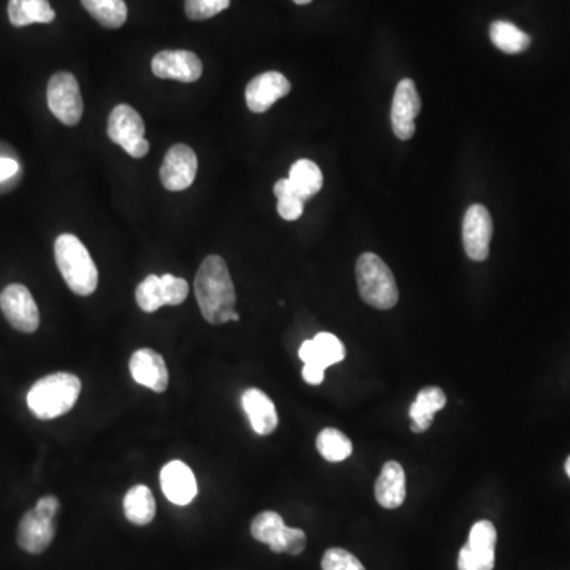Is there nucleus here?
Returning a JSON list of instances; mask_svg holds the SVG:
<instances>
[{
	"label": "nucleus",
	"mask_w": 570,
	"mask_h": 570,
	"mask_svg": "<svg viewBox=\"0 0 570 570\" xmlns=\"http://www.w3.org/2000/svg\"><path fill=\"white\" fill-rule=\"evenodd\" d=\"M195 297L202 316L211 325H224L235 312L236 292L227 263L221 255H208L198 268Z\"/></svg>",
	"instance_id": "f257e3e1"
},
{
	"label": "nucleus",
	"mask_w": 570,
	"mask_h": 570,
	"mask_svg": "<svg viewBox=\"0 0 570 570\" xmlns=\"http://www.w3.org/2000/svg\"><path fill=\"white\" fill-rule=\"evenodd\" d=\"M81 380L70 373H54L38 379L27 393V406L40 420H53L72 411L80 398Z\"/></svg>",
	"instance_id": "f03ea898"
},
{
	"label": "nucleus",
	"mask_w": 570,
	"mask_h": 570,
	"mask_svg": "<svg viewBox=\"0 0 570 570\" xmlns=\"http://www.w3.org/2000/svg\"><path fill=\"white\" fill-rule=\"evenodd\" d=\"M54 259L65 284L75 295L89 297L97 290L99 271L86 246L75 235L57 236Z\"/></svg>",
	"instance_id": "7ed1b4c3"
},
{
	"label": "nucleus",
	"mask_w": 570,
	"mask_h": 570,
	"mask_svg": "<svg viewBox=\"0 0 570 570\" xmlns=\"http://www.w3.org/2000/svg\"><path fill=\"white\" fill-rule=\"evenodd\" d=\"M357 284L361 298L369 306L387 311L399 300L398 285L387 263L373 252L361 255L357 262Z\"/></svg>",
	"instance_id": "20e7f679"
},
{
	"label": "nucleus",
	"mask_w": 570,
	"mask_h": 570,
	"mask_svg": "<svg viewBox=\"0 0 570 570\" xmlns=\"http://www.w3.org/2000/svg\"><path fill=\"white\" fill-rule=\"evenodd\" d=\"M61 502L56 496H43L34 509L21 518L18 526V545L31 555H40L50 547L56 536V517Z\"/></svg>",
	"instance_id": "39448f33"
},
{
	"label": "nucleus",
	"mask_w": 570,
	"mask_h": 570,
	"mask_svg": "<svg viewBox=\"0 0 570 570\" xmlns=\"http://www.w3.org/2000/svg\"><path fill=\"white\" fill-rule=\"evenodd\" d=\"M145 132V122L137 110L126 103L113 108L108 118V137L133 159H141L148 154L149 143Z\"/></svg>",
	"instance_id": "423d86ee"
},
{
	"label": "nucleus",
	"mask_w": 570,
	"mask_h": 570,
	"mask_svg": "<svg viewBox=\"0 0 570 570\" xmlns=\"http://www.w3.org/2000/svg\"><path fill=\"white\" fill-rule=\"evenodd\" d=\"M46 99L51 113L65 126H76L83 118L84 103L80 84L72 73H54L48 83Z\"/></svg>",
	"instance_id": "0eeeda50"
},
{
	"label": "nucleus",
	"mask_w": 570,
	"mask_h": 570,
	"mask_svg": "<svg viewBox=\"0 0 570 570\" xmlns=\"http://www.w3.org/2000/svg\"><path fill=\"white\" fill-rule=\"evenodd\" d=\"M0 309L5 319L21 333H35L40 325V312L26 285L12 284L0 293Z\"/></svg>",
	"instance_id": "6e6552de"
},
{
	"label": "nucleus",
	"mask_w": 570,
	"mask_h": 570,
	"mask_svg": "<svg viewBox=\"0 0 570 570\" xmlns=\"http://www.w3.org/2000/svg\"><path fill=\"white\" fill-rule=\"evenodd\" d=\"M493 221L488 209L482 205H472L464 214L463 246L466 255L474 262H483L490 255Z\"/></svg>",
	"instance_id": "1a4fd4ad"
},
{
	"label": "nucleus",
	"mask_w": 570,
	"mask_h": 570,
	"mask_svg": "<svg viewBox=\"0 0 570 570\" xmlns=\"http://www.w3.org/2000/svg\"><path fill=\"white\" fill-rule=\"evenodd\" d=\"M197 170L198 160L194 149L186 145L171 146L160 167V181L165 189L181 192L192 186Z\"/></svg>",
	"instance_id": "9d476101"
},
{
	"label": "nucleus",
	"mask_w": 570,
	"mask_h": 570,
	"mask_svg": "<svg viewBox=\"0 0 570 570\" xmlns=\"http://www.w3.org/2000/svg\"><path fill=\"white\" fill-rule=\"evenodd\" d=\"M151 67L157 78L181 83H194L203 73L200 57L186 50L160 51L152 59Z\"/></svg>",
	"instance_id": "9b49d317"
},
{
	"label": "nucleus",
	"mask_w": 570,
	"mask_h": 570,
	"mask_svg": "<svg viewBox=\"0 0 570 570\" xmlns=\"http://www.w3.org/2000/svg\"><path fill=\"white\" fill-rule=\"evenodd\" d=\"M422 108L414 81L401 80L396 86L392 103V127L399 140H411L415 133V119Z\"/></svg>",
	"instance_id": "f8f14e48"
},
{
	"label": "nucleus",
	"mask_w": 570,
	"mask_h": 570,
	"mask_svg": "<svg viewBox=\"0 0 570 570\" xmlns=\"http://www.w3.org/2000/svg\"><path fill=\"white\" fill-rule=\"evenodd\" d=\"M290 81L279 72H265L249 81L246 88L247 108L252 113H265L274 103L289 94Z\"/></svg>",
	"instance_id": "ddd939ff"
},
{
	"label": "nucleus",
	"mask_w": 570,
	"mask_h": 570,
	"mask_svg": "<svg viewBox=\"0 0 570 570\" xmlns=\"http://www.w3.org/2000/svg\"><path fill=\"white\" fill-rule=\"evenodd\" d=\"M130 374L137 384L151 388L152 392L164 393L168 388V368L164 357L156 350L140 349L132 355Z\"/></svg>",
	"instance_id": "4468645a"
},
{
	"label": "nucleus",
	"mask_w": 570,
	"mask_h": 570,
	"mask_svg": "<svg viewBox=\"0 0 570 570\" xmlns=\"http://www.w3.org/2000/svg\"><path fill=\"white\" fill-rule=\"evenodd\" d=\"M160 487L168 501L176 506H187L197 496V480L192 469L183 461H170L160 471Z\"/></svg>",
	"instance_id": "2eb2a0df"
},
{
	"label": "nucleus",
	"mask_w": 570,
	"mask_h": 570,
	"mask_svg": "<svg viewBox=\"0 0 570 570\" xmlns=\"http://www.w3.org/2000/svg\"><path fill=\"white\" fill-rule=\"evenodd\" d=\"M244 412H246L252 430L259 436H270L279 425L276 406L270 396L259 388H247L241 396Z\"/></svg>",
	"instance_id": "dca6fc26"
},
{
	"label": "nucleus",
	"mask_w": 570,
	"mask_h": 570,
	"mask_svg": "<svg viewBox=\"0 0 570 570\" xmlns=\"http://www.w3.org/2000/svg\"><path fill=\"white\" fill-rule=\"evenodd\" d=\"M406 474L401 464L388 461L376 482V501L384 509H398L406 501Z\"/></svg>",
	"instance_id": "f3484780"
},
{
	"label": "nucleus",
	"mask_w": 570,
	"mask_h": 570,
	"mask_svg": "<svg viewBox=\"0 0 570 570\" xmlns=\"http://www.w3.org/2000/svg\"><path fill=\"white\" fill-rule=\"evenodd\" d=\"M447 404V396L439 387H426L417 393V399L411 404V430L414 433H423L433 425L434 414L442 411Z\"/></svg>",
	"instance_id": "a211bd4d"
},
{
	"label": "nucleus",
	"mask_w": 570,
	"mask_h": 570,
	"mask_svg": "<svg viewBox=\"0 0 570 570\" xmlns=\"http://www.w3.org/2000/svg\"><path fill=\"white\" fill-rule=\"evenodd\" d=\"M56 18L48 0H10L8 2V19L15 27H26L31 24L53 23Z\"/></svg>",
	"instance_id": "6ab92c4d"
},
{
	"label": "nucleus",
	"mask_w": 570,
	"mask_h": 570,
	"mask_svg": "<svg viewBox=\"0 0 570 570\" xmlns=\"http://www.w3.org/2000/svg\"><path fill=\"white\" fill-rule=\"evenodd\" d=\"M124 515L135 526H146L156 517V499L146 485H135L124 498Z\"/></svg>",
	"instance_id": "aec40b11"
},
{
	"label": "nucleus",
	"mask_w": 570,
	"mask_h": 570,
	"mask_svg": "<svg viewBox=\"0 0 570 570\" xmlns=\"http://www.w3.org/2000/svg\"><path fill=\"white\" fill-rule=\"evenodd\" d=\"M289 181L303 200L319 194L323 186V175L319 165L312 160L300 159L289 171Z\"/></svg>",
	"instance_id": "412c9836"
},
{
	"label": "nucleus",
	"mask_w": 570,
	"mask_h": 570,
	"mask_svg": "<svg viewBox=\"0 0 570 570\" xmlns=\"http://www.w3.org/2000/svg\"><path fill=\"white\" fill-rule=\"evenodd\" d=\"M490 38L498 50L507 54H520L528 50L531 38L509 21H494L490 27Z\"/></svg>",
	"instance_id": "4be33fe9"
},
{
	"label": "nucleus",
	"mask_w": 570,
	"mask_h": 570,
	"mask_svg": "<svg viewBox=\"0 0 570 570\" xmlns=\"http://www.w3.org/2000/svg\"><path fill=\"white\" fill-rule=\"evenodd\" d=\"M89 15L108 29H119L127 21L124 0H81Z\"/></svg>",
	"instance_id": "5701e85b"
},
{
	"label": "nucleus",
	"mask_w": 570,
	"mask_h": 570,
	"mask_svg": "<svg viewBox=\"0 0 570 570\" xmlns=\"http://www.w3.org/2000/svg\"><path fill=\"white\" fill-rule=\"evenodd\" d=\"M316 445L320 455L330 463L347 460L354 450L349 437L342 431L335 430V428H325V430L320 431Z\"/></svg>",
	"instance_id": "b1692460"
},
{
	"label": "nucleus",
	"mask_w": 570,
	"mask_h": 570,
	"mask_svg": "<svg viewBox=\"0 0 570 570\" xmlns=\"http://www.w3.org/2000/svg\"><path fill=\"white\" fill-rule=\"evenodd\" d=\"M274 195L278 197V213L284 221H297L304 211V200L293 189L289 178L279 179L274 186Z\"/></svg>",
	"instance_id": "393cba45"
},
{
	"label": "nucleus",
	"mask_w": 570,
	"mask_h": 570,
	"mask_svg": "<svg viewBox=\"0 0 570 570\" xmlns=\"http://www.w3.org/2000/svg\"><path fill=\"white\" fill-rule=\"evenodd\" d=\"M285 523L281 515L271 510L259 513L257 517L252 520L251 534L257 542L268 545L270 547L274 540L281 536L284 531Z\"/></svg>",
	"instance_id": "a878e982"
},
{
	"label": "nucleus",
	"mask_w": 570,
	"mask_h": 570,
	"mask_svg": "<svg viewBox=\"0 0 570 570\" xmlns=\"http://www.w3.org/2000/svg\"><path fill=\"white\" fill-rule=\"evenodd\" d=\"M135 298H137L138 306H140L141 311L156 312L157 309L165 306L164 292H162V282H160V276L156 274H149L145 281L141 282L137 287V292H135Z\"/></svg>",
	"instance_id": "bb28decb"
},
{
	"label": "nucleus",
	"mask_w": 570,
	"mask_h": 570,
	"mask_svg": "<svg viewBox=\"0 0 570 570\" xmlns=\"http://www.w3.org/2000/svg\"><path fill=\"white\" fill-rule=\"evenodd\" d=\"M312 341L316 344L317 358H319V363L323 368L336 365L346 358V347L335 335L319 333Z\"/></svg>",
	"instance_id": "cd10ccee"
},
{
	"label": "nucleus",
	"mask_w": 570,
	"mask_h": 570,
	"mask_svg": "<svg viewBox=\"0 0 570 570\" xmlns=\"http://www.w3.org/2000/svg\"><path fill=\"white\" fill-rule=\"evenodd\" d=\"M496 542H498V532H496L493 523L488 520H480L472 526L471 532H469L468 544L466 545L472 548V550L494 555Z\"/></svg>",
	"instance_id": "c85d7f7f"
},
{
	"label": "nucleus",
	"mask_w": 570,
	"mask_h": 570,
	"mask_svg": "<svg viewBox=\"0 0 570 570\" xmlns=\"http://www.w3.org/2000/svg\"><path fill=\"white\" fill-rule=\"evenodd\" d=\"M306 548V534L301 529L289 528L285 526L281 536L270 545L273 553H287V555L297 556L303 553Z\"/></svg>",
	"instance_id": "c756f323"
},
{
	"label": "nucleus",
	"mask_w": 570,
	"mask_h": 570,
	"mask_svg": "<svg viewBox=\"0 0 570 570\" xmlns=\"http://www.w3.org/2000/svg\"><path fill=\"white\" fill-rule=\"evenodd\" d=\"M230 7V0H186L187 18L205 21Z\"/></svg>",
	"instance_id": "7c9ffc66"
},
{
	"label": "nucleus",
	"mask_w": 570,
	"mask_h": 570,
	"mask_svg": "<svg viewBox=\"0 0 570 570\" xmlns=\"http://www.w3.org/2000/svg\"><path fill=\"white\" fill-rule=\"evenodd\" d=\"M322 570H366L365 566L344 548H328L322 558Z\"/></svg>",
	"instance_id": "2f4dec72"
},
{
	"label": "nucleus",
	"mask_w": 570,
	"mask_h": 570,
	"mask_svg": "<svg viewBox=\"0 0 570 570\" xmlns=\"http://www.w3.org/2000/svg\"><path fill=\"white\" fill-rule=\"evenodd\" d=\"M162 282V292H164L165 306H179L189 297V284L183 278L164 274L160 276Z\"/></svg>",
	"instance_id": "473e14b6"
},
{
	"label": "nucleus",
	"mask_w": 570,
	"mask_h": 570,
	"mask_svg": "<svg viewBox=\"0 0 570 570\" xmlns=\"http://www.w3.org/2000/svg\"><path fill=\"white\" fill-rule=\"evenodd\" d=\"M494 555L472 550L468 545L461 548L458 556V570H493Z\"/></svg>",
	"instance_id": "72a5a7b5"
},
{
	"label": "nucleus",
	"mask_w": 570,
	"mask_h": 570,
	"mask_svg": "<svg viewBox=\"0 0 570 570\" xmlns=\"http://www.w3.org/2000/svg\"><path fill=\"white\" fill-rule=\"evenodd\" d=\"M23 175V168L18 159L12 157H0V194L10 192L18 186Z\"/></svg>",
	"instance_id": "f704fd0d"
},
{
	"label": "nucleus",
	"mask_w": 570,
	"mask_h": 570,
	"mask_svg": "<svg viewBox=\"0 0 570 570\" xmlns=\"http://www.w3.org/2000/svg\"><path fill=\"white\" fill-rule=\"evenodd\" d=\"M325 369L322 365H317V363H304L303 368V379L306 384L309 385H320L323 382V376H325Z\"/></svg>",
	"instance_id": "c9c22d12"
},
{
	"label": "nucleus",
	"mask_w": 570,
	"mask_h": 570,
	"mask_svg": "<svg viewBox=\"0 0 570 570\" xmlns=\"http://www.w3.org/2000/svg\"><path fill=\"white\" fill-rule=\"evenodd\" d=\"M298 355H300V360L303 361V363H317V365H320L319 358H317L316 344H314L312 339L311 341H304L303 344H301Z\"/></svg>",
	"instance_id": "e433bc0d"
},
{
	"label": "nucleus",
	"mask_w": 570,
	"mask_h": 570,
	"mask_svg": "<svg viewBox=\"0 0 570 570\" xmlns=\"http://www.w3.org/2000/svg\"><path fill=\"white\" fill-rule=\"evenodd\" d=\"M0 157H12V159H18L15 154V149L12 146L4 145L0 143Z\"/></svg>",
	"instance_id": "4c0bfd02"
},
{
	"label": "nucleus",
	"mask_w": 570,
	"mask_h": 570,
	"mask_svg": "<svg viewBox=\"0 0 570 570\" xmlns=\"http://www.w3.org/2000/svg\"><path fill=\"white\" fill-rule=\"evenodd\" d=\"M297 5H308L311 4L312 0H293Z\"/></svg>",
	"instance_id": "58836bf2"
},
{
	"label": "nucleus",
	"mask_w": 570,
	"mask_h": 570,
	"mask_svg": "<svg viewBox=\"0 0 570 570\" xmlns=\"http://www.w3.org/2000/svg\"><path fill=\"white\" fill-rule=\"evenodd\" d=\"M564 468H566V474L569 475V479H570V456H569V458H567L566 466H564Z\"/></svg>",
	"instance_id": "ea45409f"
},
{
	"label": "nucleus",
	"mask_w": 570,
	"mask_h": 570,
	"mask_svg": "<svg viewBox=\"0 0 570 570\" xmlns=\"http://www.w3.org/2000/svg\"><path fill=\"white\" fill-rule=\"evenodd\" d=\"M232 320L233 322H238V320H240V314H238V312H233L232 314Z\"/></svg>",
	"instance_id": "a19ab883"
}]
</instances>
